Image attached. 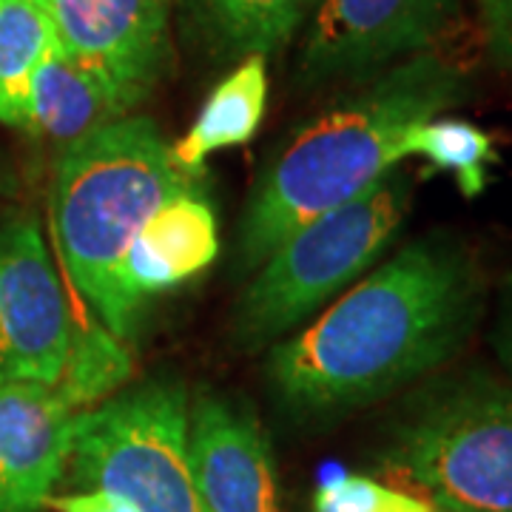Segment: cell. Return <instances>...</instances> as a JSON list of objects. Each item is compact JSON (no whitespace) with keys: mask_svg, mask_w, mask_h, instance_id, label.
<instances>
[{"mask_svg":"<svg viewBox=\"0 0 512 512\" xmlns=\"http://www.w3.org/2000/svg\"><path fill=\"white\" fill-rule=\"evenodd\" d=\"M487 282L453 234L390 256L265 365L274 399L302 421L359 410L450 362L484 313Z\"/></svg>","mask_w":512,"mask_h":512,"instance_id":"cell-1","label":"cell"},{"mask_svg":"<svg viewBox=\"0 0 512 512\" xmlns=\"http://www.w3.org/2000/svg\"><path fill=\"white\" fill-rule=\"evenodd\" d=\"M467 72L436 49L393 63L319 114L259 174L239 220L234 268L254 271L316 217L404 160L407 134L467 97Z\"/></svg>","mask_w":512,"mask_h":512,"instance_id":"cell-2","label":"cell"},{"mask_svg":"<svg viewBox=\"0 0 512 512\" xmlns=\"http://www.w3.org/2000/svg\"><path fill=\"white\" fill-rule=\"evenodd\" d=\"M188 188L171 146L148 117H120L63 148L57 160V248L74 288L120 339L134 322L120 291L123 256L148 217Z\"/></svg>","mask_w":512,"mask_h":512,"instance_id":"cell-3","label":"cell"},{"mask_svg":"<svg viewBox=\"0 0 512 512\" xmlns=\"http://www.w3.org/2000/svg\"><path fill=\"white\" fill-rule=\"evenodd\" d=\"M384 461L439 512H512V384L484 370L433 382L393 419Z\"/></svg>","mask_w":512,"mask_h":512,"instance_id":"cell-4","label":"cell"},{"mask_svg":"<svg viewBox=\"0 0 512 512\" xmlns=\"http://www.w3.org/2000/svg\"><path fill=\"white\" fill-rule=\"evenodd\" d=\"M410 202L413 183L393 168L359 197L293 231L239 296L234 342L265 348L336 299L402 231Z\"/></svg>","mask_w":512,"mask_h":512,"instance_id":"cell-5","label":"cell"},{"mask_svg":"<svg viewBox=\"0 0 512 512\" xmlns=\"http://www.w3.org/2000/svg\"><path fill=\"white\" fill-rule=\"evenodd\" d=\"M66 470L74 490H100L143 512H208L188 450V399L174 379H148L74 413Z\"/></svg>","mask_w":512,"mask_h":512,"instance_id":"cell-6","label":"cell"},{"mask_svg":"<svg viewBox=\"0 0 512 512\" xmlns=\"http://www.w3.org/2000/svg\"><path fill=\"white\" fill-rule=\"evenodd\" d=\"M458 0H319L299 52V89L362 83L393 63L436 49Z\"/></svg>","mask_w":512,"mask_h":512,"instance_id":"cell-7","label":"cell"},{"mask_svg":"<svg viewBox=\"0 0 512 512\" xmlns=\"http://www.w3.org/2000/svg\"><path fill=\"white\" fill-rule=\"evenodd\" d=\"M77 319L32 214L0 220V384L55 387Z\"/></svg>","mask_w":512,"mask_h":512,"instance_id":"cell-8","label":"cell"},{"mask_svg":"<svg viewBox=\"0 0 512 512\" xmlns=\"http://www.w3.org/2000/svg\"><path fill=\"white\" fill-rule=\"evenodd\" d=\"M63 52L92 69L128 114L163 80L171 0H46Z\"/></svg>","mask_w":512,"mask_h":512,"instance_id":"cell-9","label":"cell"},{"mask_svg":"<svg viewBox=\"0 0 512 512\" xmlns=\"http://www.w3.org/2000/svg\"><path fill=\"white\" fill-rule=\"evenodd\" d=\"M188 450L208 512H282L271 444L245 404L202 393L188 410Z\"/></svg>","mask_w":512,"mask_h":512,"instance_id":"cell-10","label":"cell"},{"mask_svg":"<svg viewBox=\"0 0 512 512\" xmlns=\"http://www.w3.org/2000/svg\"><path fill=\"white\" fill-rule=\"evenodd\" d=\"M74 410L55 387L0 384V512H43L66 473Z\"/></svg>","mask_w":512,"mask_h":512,"instance_id":"cell-11","label":"cell"},{"mask_svg":"<svg viewBox=\"0 0 512 512\" xmlns=\"http://www.w3.org/2000/svg\"><path fill=\"white\" fill-rule=\"evenodd\" d=\"M220 254V231L211 205L188 188L157 208L134 234L120 265V291L131 316L143 299L171 291L205 271Z\"/></svg>","mask_w":512,"mask_h":512,"instance_id":"cell-12","label":"cell"},{"mask_svg":"<svg viewBox=\"0 0 512 512\" xmlns=\"http://www.w3.org/2000/svg\"><path fill=\"white\" fill-rule=\"evenodd\" d=\"M120 117L126 114L117 109L106 83L69 52H63L60 43L43 57L32 77L29 134L69 148Z\"/></svg>","mask_w":512,"mask_h":512,"instance_id":"cell-13","label":"cell"},{"mask_svg":"<svg viewBox=\"0 0 512 512\" xmlns=\"http://www.w3.org/2000/svg\"><path fill=\"white\" fill-rule=\"evenodd\" d=\"M268 106V57H242L234 72L208 94L194 126L171 146V160L185 177L200 174L205 160L220 148L242 146L262 126Z\"/></svg>","mask_w":512,"mask_h":512,"instance_id":"cell-14","label":"cell"},{"mask_svg":"<svg viewBox=\"0 0 512 512\" xmlns=\"http://www.w3.org/2000/svg\"><path fill=\"white\" fill-rule=\"evenodd\" d=\"M319 0H191L205 43L222 57L274 55L311 18Z\"/></svg>","mask_w":512,"mask_h":512,"instance_id":"cell-15","label":"cell"},{"mask_svg":"<svg viewBox=\"0 0 512 512\" xmlns=\"http://www.w3.org/2000/svg\"><path fill=\"white\" fill-rule=\"evenodd\" d=\"M57 46L46 3L0 0V126L29 128L32 77Z\"/></svg>","mask_w":512,"mask_h":512,"instance_id":"cell-16","label":"cell"},{"mask_svg":"<svg viewBox=\"0 0 512 512\" xmlns=\"http://www.w3.org/2000/svg\"><path fill=\"white\" fill-rule=\"evenodd\" d=\"M413 154L427 160L430 168L453 174L467 200L484 194L490 185V168L498 163L493 137L456 117H436L413 128L404 140V157Z\"/></svg>","mask_w":512,"mask_h":512,"instance_id":"cell-17","label":"cell"},{"mask_svg":"<svg viewBox=\"0 0 512 512\" xmlns=\"http://www.w3.org/2000/svg\"><path fill=\"white\" fill-rule=\"evenodd\" d=\"M128 373H131V359L123 348V339L114 336L100 319L89 325L77 322L69 359L55 390L74 413H80L106 402L126 382Z\"/></svg>","mask_w":512,"mask_h":512,"instance_id":"cell-18","label":"cell"},{"mask_svg":"<svg viewBox=\"0 0 512 512\" xmlns=\"http://www.w3.org/2000/svg\"><path fill=\"white\" fill-rule=\"evenodd\" d=\"M390 487L367 476H339L325 481L316 498L313 512H382Z\"/></svg>","mask_w":512,"mask_h":512,"instance_id":"cell-19","label":"cell"},{"mask_svg":"<svg viewBox=\"0 0 512 512\" xmlns=\"http://www.w3.org/2000/svg\"><path fill=\"white\" fill-rule=\"evenodd\" d=\"M46 510L55 512H143L126 498H117L100 490H74V493L52 495L46 501Z\"/></svg>","mask_w":512,"mask_h":512,"instance_id":"cell-20","label":"cell"},{"mask_svg":"<svg viewBox=\"0 0 512 512\" xmlns=\"http://www.w3.org/2000/svg\"><path fill=\"white\" fill-rule=\"evenodd\" d=\"M478 6L495 57L512 63V0H478Z\"/></svg>","mask_w":512,"mask_h":512,"instance_id":"cell-21","label":"cell"},{"mask_svg":"<svg viewBox=\"0 0 512 512\" xmlns=\"http://www.w3.org/2000/svg\"><path fill=\"white\" fill-rule=\"evenodd\" d=\"M493 350L498 362L507 373V382L512 384V288L504 293L501 308H498V319L493 328Z\"/></svg>","mask_w":512,"mask_h":512,"instance_id":"cell-22","label":"cell"},{"mask_svg":"<svg viewBox=\"0 0 512 512\" xmlns=\"http://www.w3.org/2000/svg\"><path fill=\"white\" fill-rule=\"evenodd\" d=\"M382 512H439L430 501L416 498V495L399 493V490H390L387 501H384Z\"/></svg>","mask_w":512,"mask_h":512,"instance_id":"cell-23","label":"cell"},{"mask_svg":"<svg viewBox=\"0 0 512 512\" xmlns=\"http://www.w3.org/2000/svg\"><path fill=\"white\" fill-rule=\"evenodd\" d=\"M37 3H46V0H37Z\"/></svg>","mask_w":512,"mask_h":512,"instance_id":"cell-24","label":"cell"}]
</instances>
